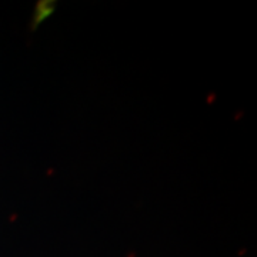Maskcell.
Instances as JSON below:
<instances>
[]
</instances>
